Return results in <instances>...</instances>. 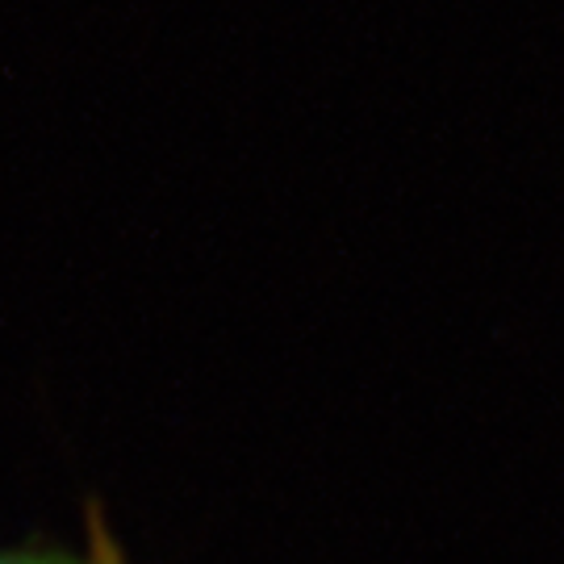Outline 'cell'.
I'll return each instance as SVG.
<instances>
[{
  "instance_id": "2",
  "label": "cell",
  "mask_w": 564,
  "mask_h": 564,
  "mask_svg": "<svg viewBox=\"0 0 564 564\" xmlns=\"http://www.w3.org/2000/svg\"><path fill=\"white\" fill-rule=\"evenodd\" d=\"M0 564H84V547H59L51 540L0 544Z\"/></svg>"
},
{
  "instance_id": "1",
  "label": "cell",
  "mask_w": 564,
  "mask_h": 564,
  "mask_svg": "<svg viewBox=\"0 0 564 564\" xmlns=\"http://www.w3.org/2000/svg\"><path fill=\"white\" fill-rule=\"evenodd\" d=\"M84 564H130L97 498H88V510H84Z\"/></svg>"
}]
</instances>
